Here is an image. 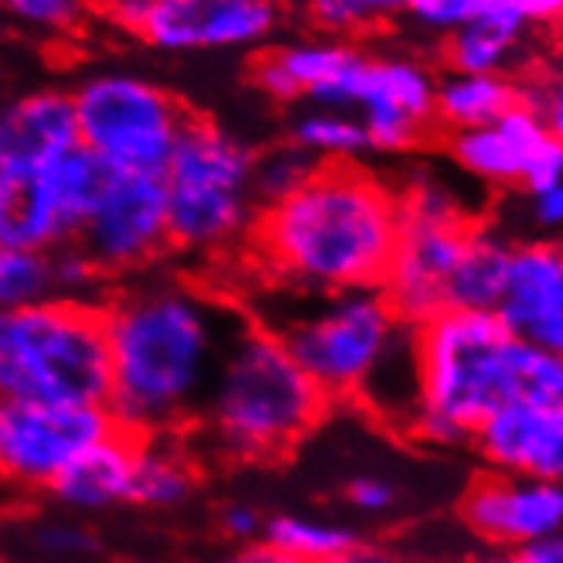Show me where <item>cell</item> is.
Here are the masks:
<instances>
[{
  "instance_id": "cb8c5ba5",
  "label": "cell",
  "mask_w": 563,
  "mask_h": 563,
  "mask_svg": "<svg viewBox=\"0 0 563 563\" xmlns=\"http://www.w3.org/2000/svg\"><path fill=\"white\" fill-rule=\"evenodd\" d=\"M526 99V82L516 76L441 73L438 82V130L461 134L503 120Z\"/></svg>"
},
{
  "instance_id": "f546056e",
  "label": "cell",
  "mask_w": 563,
  "mask_h": 563,
  "mask_svg": "<svg viewBox=\"0 0 563 563\" xmlns=\"http://www.w3.org/2000/svg\"><path fill=\"white\" fill-rule=\"evenodd\" d=\"M321 168V161L308 154L305 147H297L294 141H277L271 147L256 151V168H253V185L260 206H277L294 191H301L314 172Z\"/></svg>"
},
{
  "instance_id": "d6a6232c",
  "label": "cell",
  "mask_w": 563,
  "mask_h": 563,
  "mask_svg": "<svg viewBox=\"0 0 563 563\" xmlns=\"http://www.w3.org/2000/svg\"><path fill=\"white\" fill-rule=\"evenodd\" d=\"M423 35L444 42L451 31L475 18V0H413L407 14Z\"/></svg>"
},
{
  "instance_id": "8fae6325",
  "label": "cell",
  "mask_w": 563,
  "mask_h": 563,
  "mask_svg": "<svg viewBox=\"0 0 563 563\" xmlns=\"http://www.w3.org/2000/svg\"><path fill=\"white\" fill-rule=\"evenodd\" d=\"M110 407L0 404V472L18 495H48L55 478L117 430Z\"/></svg>"
},
{
  "instance_id": "e0dca14e",
  "label": "cell",
  "mask_w": 563,
  "mask_h": 563,
  "mask_svg": "<svg viewBox=\"0 0 563 563\" xmlns=\"http://www.w3.org/2000/svg\"><path fill=\"white\" fill-rule=\"evenodd\" d=\"M499 318L509 335L563 358V240H516L499 301Z\"/></svg>"
},
{
  "instance_id": "30bf717a",
  "label": "cell",
  "mask_w": 563,
  "mask_h": 563,
  "mask_svg": "<svg viewBox=\"0 0 563 563\" xmlns=\"http://www.w3.org/2000/svg\"><path fill=\"white\" fill-rule=\"evenodd\" d=\"M110 287L144 277L172 253L168 188L164 175L110 168L76 240Z\"/></svg>"
},
{
  "instance_id": "74e56055",
  "label": "cell",
  "mask_w": 563,
  "mask_h": 563,
  "mask_svg": "<svg viewBox=\"0 0 563 563\" xmlns=\"http://www.w3.org/2000/svg\"><path fill=\"white\" fill-rule=\"evenodd\" d=\"M529 219L543 236L563 240V181L553 185L550 191L529 195Z\"/></svg>"
},
{
  "instance_id": "7a4b0ae2",
  "label": "cell",
  "mask_w": 563,
  "mask_h": 563,
  "mask_svg": "<svg viewBox=\"0 0 563 563\" xmlns=\"http://www.w3.org/2000/svg\"><path fill=\"white\" fill-rule=\"evenodd\" d=\"M400 243V191L369 164H321L277 206L260 209L246 243L263 284L331 294L383 287Z\"/></svg>"
},
{
  "instance_id": "1f68e13d",
  "label": "cell",
  "mask_w": 563,
  "mask_h": 563,
  "mask_svg": "<svg viewBox=\"0 0 563 563\" xmlns=\"http://www.w3.org/2000/svg\"><path fill=\"white\" fill-rule=\"evenodd\" d=\"M52 267H55V290L62 301H103L110 290V280L99 274L92 256L79 243L52 250Z\"/></svg>"
},
{
  "instance_id": "4dcf8cb0",
  "label": "cell",
  "mask_w": 563,
  "mask_h": 563,
  "mask_svg": "<svg viewBox=\"0 0 563 563\" xmlns=\"http://www.w3.org/2000/svg\"><path fill=\"white\" fill-rule=\"evenodd\" d=\"M0 4L21 35L42 42L76 38L89 18L99 14L96 0H0Z\"/></svg>"
},
{
  "instance_id": "277c9868",
  "label": "cell",
  "mask_w": 563,
  "mask_h": 563,
  "mask_svg": "<svg viewBox=\"0 0 563 563\" xmlns=\"http://www.w3.org/2000/svg\"><path fill=\"white\" fill-rule=\"evenodd\" d=\"M331 400L267 324L250 318L229 339L188 441L198 457L260 465L290 454L324 420Z\"/></svg>"
},
{
  "instance_id": "8d00e7d4",
  "label": "cell",
  "mask_w": 563,
  "mask_h": 563,
  "mask_svg": "<svg viewBox=\"0 0 563 563\" xmlns=\"http://www.w3.org/2000/svg\"><path fill=\"white\" fill-rule=\"evenodd\" d=\"M560 181H563V144L550 137V141L537 151L533 164H529L526 181H522V191H526V198H529V195L550 191V188L560 185Z\"/></svg>"
},
{
  "instance_id": "836d02e7",
  "label": "cell",
  "mask_w": 563,
  "mask_h": 563,
  "mask_svg": "<svg viewBox=\"0 0 563 563\" xmlns=\"http://www.w3.org/2000/svg\"><path fill=\"white\" fill-rule=\"evenodd\" d=\"M345 503L362 516H386L400 503V488L393 478L376 472H358L345 482Z\"/></svg>"
},
{
  "instance_id": "83f0119b",
  "label": "cell",
  "mask_w": 563,
  "mask_h": 563,
  "mask_svg": "<svg viewBox=\"0 0 563 563\" xmlns=\"http://www.w3.org/2000/svg\"><path fill=\"white\" fill-rule=\"evenodd\" d=\"M263 540L297 560H305V563H324L331 556L345 553L349 547H355L362 537L355 533V526L339 522V519L274 512L267 519V533H263Z\"/></svg>"
},
{
  "instance_id": "d4e9b609",
  "label": "cell",
  "mask_w": 563,
  "mask_h": 563,
  "mask_svg": "<svg viewBox=\"0 0 563 563\" xmlns=\"http://www.w3.org/2000/svg\"><path fill=\"white\" fill-rule=\"evenodd\" d=\"M287 141L314 154L321 164H349L373 154L369 130L352 110H328L311 107L290 120Z\"/></svg>"
},
{
  "instance_id": "4fadbf2b",
  "label": "cell",
  "mask_w": 563,
  "mask_h": 563,
  "mask_svg": "<svg viewBox=\"0 0 563 563\" xmlns=\"http://www.w3.org/2000/svg\"><path fill=\"white\" fill-rule=\"evenodd\" d=\"M438 82L427 62L400 52H369L355 89V113L376 154H410L438 130Z\"/></svg>"
},
{
  "instance_id": "60d3db41",
  "label": "cell",
  "mask_w": 563,
  "mask_h": 563,
  "mask_svg": "<svg viewBox=\"0 0 563 563\" xmlns=\"http://www.w3.org/2000/svg\"><path fill=\"white\" fill-rule=\"evenodd\" d=\"M457 563H533V560H529V553H526V550L485 547V543H482V550H475V553H468V556H461Z\"/></svg>"
},
{
  "instance_id": "44dd1931",
  "label": "cell",
  "mask_w": 563,
  "mask_h": 563,
  "mask_svg": "<svg viewBox=\"0 0 563 563\" xmlns=\"http://www.w3.org/2000/svg\"><path fill=\"white\" fill-rule=\"evenodd\" d=\"M284 73L290 76L294 89L311 107L328 110H352L355 113V89L362 65H366L369 48L349 38H328V35H308L290 38L280 45H271Z\"/></svg>"
},
{
  "instance_id": "4316f807",
  "label": "cell",
  "mask_w": 563,
  "mask_h": 563,
  "mask_svg": "<svg viewBox=\"0 0 563 563\" xmlns=\"http://www.w3.org/2000/svg\"><path fill=\"white\" fill-rule=\"evenodd\" d=\"M14 537L21 543V563H92L99 556L96 533L73 512L35 516Z\"/></svg>"
},
{
  "instance_id": "7402d4cb",
  "label": "cell",
  "mask_w": 563,
  "mask_h": 563,
  "mask_svg": "<svg viewBox=\"0 0 563 563\" xmlns=\"http://www.w3.org/2000/svg\"><path fill=\"white\" fill-rule=\"evenodd\" d=\"M533 27L512 18H472L444 42H438L448 73H472V76H516V69L529 55Z\"/></svg>"
},
{
  "instance_id": "7c38bea8",
  "label": "cell",
  "mask_w": 563,
  "mask_h": 563,
  "mask_svg": "<svg viewBox=\"0 0 563 563\" xmlns=\"http://www.w3.org/2000/svg\"><path fill=\"white\" fill-rule=\"evenodd\" d=\"M110 164L76 147L21 188L0 191V246L58 250L79 240Z\"/></svg>"
},
{
  "instance_id": "603a6c76",
  "label": "cell",
  "mask_w": 563,
  "mask_h": 563,
  "mask_svg": "<svg viewBox=\"0 0 563 563\" xmlns=\"http://www.w3.org/2000/svg\"><path fill=\"white\" fill-rule=\"evenodd\" d=\"M195 488H198V451L188 441V434L141 438L130 506L172 512L191 499Z\"/></svg>"
},
{
  "instance_id": "b9f144b4",
  "label": "cell",
  "mask_w": 563,
  "mask_h": 563,
  "mask_svg": "<svg viewBox=\"0 0 563 563\" xmlns=\"http://www.w3.org/2000/svg\"><path fill=\"white\" fill-rule=\"evenodd\" d=\"M529 560L533 563H563V533L529 550Z\"/></svg>"
},
{
  "instance_id": "2e32d148",
  "label": "cell",
  "mask_w": 563,
  "mask_h": 563,
  "mask_svg": "<svg viewBox=\"0 0 563 563\" xmlns=\"http://www.w3.org/2000/svg\"><path fill=\"white\" fill-rule=\"evenodd\" d=\"M82 147L73 89L38 86L8 99L0 113V191L27 185Z\"/></svg>"
},
{
  "instance_id": "f1b7e54d",
  "label": "cell",
  "mask_w": 563,
  "mask_h": 563,
  "mask_svg": "<svg viewBox=\"0 0 563 563\" xmlns=\"http://www.w3.org/2000/svg\"><path fill=\"white\" fill-rule=\"evenodd\" d=\"M55 267L52 250L0 246V308L21 311L55 301Z\"/></svg>"
},
{
  "instance_id": "9c48e42d",
  "label": "cell",
  "mask_w": 563,
  "mask_h": 563,
  "mask_svg": "<svg viewBox=\"0 0 563 563\" xmlns=\"http://www.w3.org/2000/svg\"><path fill=\"white\" fill-rule=\"evenodd\" d=\"M82 147L117 172L164 175L195 113L157 79L126 65H96L73 86Z\"/></svg>"
},
{
  "instance_id": "52a82bcc",
  "label": "cell",
  "mask_w": 563,
  "mask_h": 563,
  "mask_svg": "<svg viewBox=\"0 0 563 563\" xmlns=\"http://www.w3.org/2000/svg\"><path fill=\"white\" fill-rule=\"evenodd\" d=\"M256 151L206 117H191L164 168L172 250L181 256H222L250 243L260 219L253 185Z\"/></svg>"
},
{
  "instance_id": "5b68a950",
  "label": "cell",
  "mask_w": 563,
  "mask_h": 563,
  "mask_svg": "<svg viewBox=\"0 0 563 563\" xmlns=\"http://www.w3.org/2000/svg\"><path fill=\"white\" fill-rule=\"evenodd\" d=\"M250 318L267 324L331 404L362 400L373 379L413 342V324L383 287L305 294L256 287Z\"/></svg>"
},
{
  "instance_id": "3957f363",
  "label": "cell",
  "mask_w": 563,
  "mask_h": 563,
  "mask_svg": "<svg viewBox=\"0 0 563 563\" xmlns=\"http://www.w3.org/2000/svg\"><path fill=\"white\" fill-rule=\"evenodd\" d=\"M417 407L404 434L430 448H472L512 404L563 400V358L509 335L492 311H444L413 328Z\"/></svg>"
},
{
  "instance_id": "ba28073f",
  "label": "cell",
  "mask_w": 563,
  "mask_h": 563,
  "mask_svg": "<svg viewBox=\"0 0 563 563\" xmlns=\"http://www.w3.org/2000/svg\"><path fill=\"white\" fill-rule=\"evenodd\" d=\"M396 191H400V243L383 290L404 321L417 328L451 311L457 271L465 267L482 219L448 178L423 164L396 181Z\"/></svg>"
},
{
  "instance_id": "ab89813d",
  "label": "cell",
  "mask_w": 563,
  "mask_h": 563,
  "mask_svg": "<svg viewBox=\"0 0 563 563\" xmlns=\"http://www.w3.org/2000/svg\"><path fill=\"white\" fill-rule=\"evenodd\" d=\"M216 563H305V560L277 550L267 540H256V543H246V547H233L229 553H222Z\"/></svg>"
},
{
  "instance_id": "d590c367",
  "label": "cell",
  "mask_w": 563,
  "mask_h": 563,
  "mask_svg": "<svg viewBox=\"0 0 563 563\" xmlns=\"http://www.w3.org/2000/svg\"><path fill=\"white\" fill-rule=\"evenodd\" d=\"M526 99L540 110L550 137L563 144V73L543 82H526Z\"/></svg>"
},
{
  "instance_id": "f6af8a7d",
  "label": "cell",
  "mask_w": 563,
  "mask_h": 563,
  "mask_svg": "<svg viewBox=\"0 0 563 563\" xmlns=\"http://www.w3.org/2000/svg\"><path fill=\"white\" fill-rule=\"evenodd\" d=\"M560 24H563V18H560Z\"/></svg>"
},
{
  "instance_id": "5bb4252c",
  "label": "cell",
  "mask_w": 563,
  "mask_h": 563,
  "mask_svg": "<svg viewBox=\"0 0 563 563\" xmlns=\"http://www.w3.org/2000/svg\"><path fill=\"white\" fill-rule=\"evenodd\" d=\"M287 18V0H154L137 42L157 52H263Z\"/></svg>"
},
{
  "instance_id": "ee69618b",
  "label": "cell",
  "mask_w": 563,
  "mask_h": 563,
  "mask_svg": "<svg viewBox=\"0 0 563 563\" xmlns=\"http://www.w3.org/2000/svg\"><path fill=\"white\" fill-rule=\"evenodd\" d=\"M181 563H191V560H181Z\"/></svg>"
},
{
  "instance_id": "484cf974",
  "label": "cell",
  "mask_w": 563,
  "mask_h": 563,
  "mask_svg": "<svg viewBox=\"0 0 563 563\" xmlns=\"http://www.w3.org/2000/svg\"><path fill=\"white\" fill-rule=\"evenodd\" d=\"M287 4L314 35L358 42L379 24L407 18L413 0H287Z\"/></svg>"
},
{
  "instance_id": "e575fe53",
  "label": "cell",
  "mask_w": 563,
  "mask_h": 563,
  "mask_svg": "<svg viewBox=\"0 0 563 563\" xmlns=\"http://www.w3.org/2000/svg\"><path fill=\"white\" fill-rule=\"evenodd\" d=\"M267 512H263L260 506L253 503H225L219 509V529L222 537L233 540V547H246V543H256L263 540V533H267Z\"/></svg>"
},
{
  "instance_id": "6da1fadb",
  "label": "cell",
  "mask_w": 563,
  "mask_h": 563,
  "mask_svg": "<svg viewBox=\"0 0 563 563\" xmlns=\"http://www.w3.org/2000/svg\"><path fill=\"white\" fill-rule=\"evenodd\" d=\"M110 413L137 438L188 434L246 311L178 274H144L103 297Z\"/></svg>"
},
{
  "instance_id": "bcb514c9",
  "label": "cell",
  "mask_w": 563,
  "mask_h": 563,
  "mask_svg": "<svg viewBox=\"0 0 563 563\" xmlns=\"http://www.w3.org/2000/svg\"><path fill=\"white\" fill-rule=\"evenodd\" d=\"M96 4H99V0H96Z\"/></svg>"
},
{
  "instance_id": "ac0fdd59",
  "label": "cell",
  "mask_w": 563,
  "mask_h": 563,
  "mask_svg": "<svg viewBox=\"0 0 563 563\" xmlns=\"http://www.w3.org/2000/svg\"><path fill=\"white\" fill-rule=\"evenodd\" d=\"M472 451L492 472L537 475L563 485V400L499 410L485 420Z\"/></svg>"
},
{
  "instance_id": "f35d334b",
  "label": "cell",
  "mask_w": 563,
  "mask_h": 563,
  "mask_svg": "<svg viewBox=\"0 0 563 563\" xmlns=\"http://www.w3.org/2000/svg\"><path fill=\"white\" fill-rule=\"evenodd\" d=\"M324 563H420V560L383 540H358L355 547H349L345 553L331 556Z\"/></svg>"
},
{
  "instance_id": "ffe728a7",
  "label": "cell",
  "mask_w": 563,
  "mask_h": 563,
  "mask_svg": "<svg viewBox=\"0 0 563 563\" xmlns=\"http://www.w3.org/2000/svg\"><path fill=\"white\" fill-rule=\"evenodd\" d=\"M137 448H141V438L117 427L107 441L92 444L79 461H73V465L55 478L45 499L73 516H96V512L126 506L130 495H134Z\"/></svg>"
},
{
  "instance_id": "d6986e66",
  "label": "cell",
  "mask_w": 563,
  "mask_h": 563,
  "mask_svg": "<svg viewBox=\"0 0 563 563\" xmlns=\"http://www.w3.org/2000/svg\"><path fill=\"white\" fill-rule=\"evenodd\" d=\"M550 141L540 110L522 99L516 110L478 130L448 134V157L461 175L488 188H522L529 164Z\"/></svg>"
},
{
  "instance_id": "9a60e30c",
  "label": "cell",
  "mask_w": 563,
  "mask_h": 563,
  "mask_svg": "<svg viewBox=\"0 0 563 563\" xmlns=\"http://www.w3.org/2000/svg\"><path fill=\"white\" fill-rule=\"evenodd\" d=\"M457 516L485 547L529 553L563 533V485L485 468L461 495Z\"/></svg>"
},
{
  "instance_id": "7bdbcfd3",
  "label": "cell",
  "mask_w": 563,
  "mask_h": 563,
  "mask_svg": "<svg viewBox=\"0 0 563 563\" xmlns=\"http://www.w3.org/2000/svg\"><path fill=\"white\" fill-rule=\"evenodd\" d=\"M563 18V0H540V21L543 24H560Z\"/></svg>"
},
{
  "instance_id": "8992f818",
  "label": "cell",
  "mask_w": 563,
  "mask_h": 563,
  "mask_svg": "<svg viewBox=\"0 0 563 563\" xmlns=\"http://www.w3.org/2000/svg\"><path fill=\"white\" fill-rule=\"evenodd\" d=\"M4 404L107 407L110 339L103 301H55L0 311Z\"/></svg>"
}]
</instances>
